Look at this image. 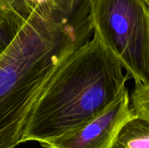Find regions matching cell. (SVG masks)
<instances>
[{
	"label": "cell",
	"mask_w": 149,
	"mask_h": 148,
	"mask_svg": "<svg viewBox=\"0 0 149 148\" xmlns=\"http://www.w3.org/2000/svg\"><path fill=\"white\" fill-rule=\"evenodd\" d=\"M90 17L32 10L0 56V148H15L31 111L58 69L91 38Z\"/></svg>",
	"instance_id": "cell-1"
},
{
	"label": "cell",
	"mask_w": 149,
	"mask_h": 148,
	"mask_svg": "<svg viewBox=\"0 0 149 148\" xmlns=\"http://www.w3.org/2000/svg\"><path fill=\"white\" fill-rule=\"evenodd\" d=\"M129 75L105 47L93 38L58 69L37 100L21 144H39L64 136L94 118L126 90Z\"/></svg>",
	"instance_id": "cell-2"
},
{
	"label": "cell",
	"mask_w": 149,
	"mask_h": 148,
	"mask_svg": "<svg viewBox=\"0 0 149 148\" xmlns=\"http://www.w3.org/2000/svg\"><path fill=\"white\" fill-rule=\"evenodd\" d=\"M93 35L135 84L149 81V5L145 0H91Z\"/></svg>",
	"instance_id": "cell-3"
},
{
	"label": "cell",
	"mask_w": 149,
	"mask_h": 148,
	"mask_svg": "<svg viewBox=\"0 0 149 148\" xmlns=\"http://www.w3.org/2000/svg\"><path fill=\"white\" fill-rule=\"evenodd\" d=\"M134 116L127 89L105 110L76 130L40 146L43 148H112L120 129Z\"/></svg>",
	"instance_id": "cell-4"
},
{
	"label": "cell",
	"mask_w": 149,
	"mask_h": 148,
	"mask_svg": "<svg viewBox=\"0 0 149 148\" xmlns=\"http://www.w3.org/2000/svg\"><path fill=\"white\" fill-rule=\"evenodd\" d=\"M29 16L17 0H0V56L15 40Z\"/></svg>",
	"instance_id": "cell-5"
},
{
	"label": "cell",
	"mask_w": 149,
	"mask_h": 148,
	"mask_svg": "<svg viewBox=\"0 0 149 148\" xmlns=\"http://www.w3.org/2000/svg\"><path fill=\"white\" fill-rule=\"evenodd\" d=\"M28 12L33 10L61 17H89L91 0H21Z\"/></svg>",
	"instance_id": "cell-6"
},
{
	"label": "cell",
	"mask_w": 149,
	"mask_h": 148,
	"mask_svg": "<svg viewBox=\"0 0 149 148\" xmlns=\"http://www.w3.org/2000/svg\"><path fill=\"white\" fill-rule=\"evenodd\" d=\"M112 148H149V121L135 115L120 129Z\"/></svg>",
	"instance_id": "cell-7"
},
{
	"label": "cell",
	"mask_w": 149,
	"mask_h": 148,
	"mask_svg": "<svg viewBox=\"0 0 149 148\" xmlns=\"http://www.w3.org/2000/svg\"><path fill=\"white\" fill-rule=\"evenodd\" d=\"M130 100L134 114L149 121V81L135 84Z\"/></svg>",
	"instance_id": "cell-8"
},
{
	"label": "cell",
	"mask_w": 149,
	"mask_h": 148,
	"mask_svg": "<svg viewBox=\"0 0 149 148\" xmlns=\"http://www.w3.org/2000/svg\"><path fill=\"white\" fill-rule=\"evenodd\" d=\"M17 3H19V5H20V6L22 7V5H21V0H17ZM22 9H23V8H22ZM23 10H24V9H23Z\"/></svg>",
	"instance_id": "cell-9"
},
{
	"label": "cell",
	"mask_w": 149,
	"mask_h": 148,
	"mask_svg": "<svg viewBox=\"0 0 149 148\" xmlns=\"http://www.w3.org/2000/svg\"><path fill=\"white\" fill-rule=\"evenodd\" d=\"M145 1H146V2H147L148 3V5H149V0H145Z\"/></svg>",
	"instance_id": "cell-10"
}]
</instances>
